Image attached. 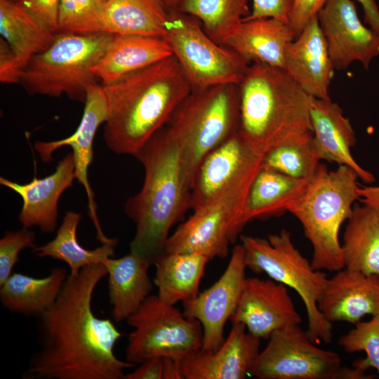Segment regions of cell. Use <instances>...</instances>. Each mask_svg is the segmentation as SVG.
Returning a JSON list of instances; mask_svg holds the SVG:
<instances>
[{
	"label": "cell",
	"instance_id": "17",
	"mask_svg": "<svg viewBox=\"0 0 379 379\" xmlns=\"http://www.w3.org/2000/svg\"><path fill=\"white\" fill-rule=\"evenodd\" d=\"M262 159L238 131L233 133L200 164L192 187L191 208L201 206L238 179L260 170Z\"/></svg>",
	"mask_w": 379,
	"mask_h": 379
},
{
	"label": "cell",
	"instance_id": "6",
	"mask_svg": "<svg viewBox=\"0 0 379 379\" xmlns=\"http://www.w3.org/2000/svg\"><path fill=\"white\" fill-rule=\"evenodd\" d=\"M237 85L192 89L165 126L179 143L187 180L192 187L204 157L238 131Z\"/></svg>",
	"mask_w": 379,
	"mask_h": 379
},
{
	"label": "cell",
	"instance_id": "46",
	"mask_svg": "<svg viewBox=\"0 0 379 379\" xmlns=\"http://www.w3.org/2000/svg\"><path fill=\"white\" fill-rule=\"evenodd\" d=\"M180 1L181 0H163L169 12L178 11Z\"/></svg>",
	"mask_w": 379,
	"mask_h": 379
},
{
	"label": "cell",
	"instance_id": "32",
	"mask_svg": "<svg viewBox=\"0 0 379 379\" xmlns=\"http://www.w3.org/2000/svg\"><path fill=\"white\" fill-rule=\"evenodd\" d=\"M81 219L79 213L67 211L54 239L43 246H35L32 252L39 258L50 257L65 262L72 275L78 274L84 267L103 263L107 258L113 257L117 239L93 250L79 244L77 232Z\"/></svg>",
	"mask_w": 379,
	"mask_h": 379
},
{
	"label": "cell",
	"instance_id": "24",
	"mask_svg": "<svg viewBox=\"0 0 379 379\" xmlns=\"http://www.w3.org/2000/svg\"><path fill=\"white\" fill-rule=\"evenodd\" d=\"M172 55L163 37L112 34L93 72L102 85H108Z\"/></svg>",
	"mask_w": 379,
	"mask_h": 379
},
{
	"label": "cell",
	"instance_id": "23",
	"mask_svg": "<svg viewBox=\"0 0 379 379\" xmlns=\"http://www.w3.org/2000/svg\"><path fill=\"white\" fill-rule=\"evenodd\" d=\"M296 34L290 24L272 18L243 19L222 41L226 46L251 63L282 69L286 49Z\"/></svg>",
	"mask_w": 379,
	"mask_h": 379
},
{
	"label": "cell",
	"instance_id": "8",
	"mask_svg": "<svg viewBox=\"0 0 379 379\" xmlns=\"http://www.w3.org/2000/svg\"><path fill=\"white\" fill-rule=\"evenodd\" d=\"M247 268L255 274L293 288L302 300L307 317V332L314 343H329L333 338L332 323L323 316L319 302L328 277L314 270L294 245L291 233L281 230L267 239L240 236Z\"/></svg>",
	"mask_w": 379,
	"mask_h": 379
},
{
	"label": "cell",
	"instance_id": "2",
	"mask_svg": "<svg viewBox=\"0 0 379 379\" xmlns=\"http://www.w3.org/2000/svg\"><path fill=\"white\" fill-rule=\"evenodd\" d=\"M102 86L108 105L105 144L116 154L134 157L192 91L173 55Z\"/></svg>",
	"mask_w": 379,
	"mask_h": 379
},
{
	"label": "cell",
	"instance_id": "42",
	"mask_svg": "<svg viewBox=\"0 0 379 379\" xmlns=\"http://www.w3.org/2000/svg\"><path fill=\"white\" fill-rule=\"evenodd\" d=\"M162 357H152L139 364L124 379H162Z\"/></svg>",
	"mask_w": 379,
	"mask_h": 379
},
{
	"label": "cell",
	"instance_id": "31",
	"mask_svg": "<svg viewBox=\"0 0 379 379\" xmlns=\"http://www.w3.org/2000/svg\"><path fill=\"white\" fill-rule=\"evenodd\" d=\"M169 15L163 0H107L105 32L164 38Z\"/></svg>",
	"mask_w": 379,
	"mask_h": 379
},
{
	"label": "cell",
	"instance_id": "34",
	"mask_svg": "<svg viewBox=\"0 0 379 379\" xmlns=\"http://www.w3.org/2000/svg\"><path fill=\"white\" fill-rule=\"evenodd\" d=\"M312 135V132L305 133L273 147L263 156L262 167L310 180L321 164L314 149Z\"/></svg>",
	"mask_w": 379,
	"mask_h": 379
},
{
	"label": "cell",
	"instance_id": "10",
	"mask_svg": "<svg viewBox=\"0 0 379 379\" xmlns=\"http://www.w3.org/2000/svg\"><path fill=\"white\" fill-rule=\"evenodd\" d=\"M126 321L133 330L128 335L125 357L135 366L152 357L180 361L202 347L201 323L157 295H149Z\"/></svg>",
	"mask_w": 379,
	"mask_h": 379
},
{
	"label": "cell",
	"instance_id": "27",
	"mask_svg": "<svg viewBox=\"0 0 379 379\" xmlns=\"http://www.w3.org/2000/svg\"><path fill=\"white\" fill-rule=\"evenodd\" d=\"M341 244L344 268L379 276V211L354 204Z\"/></svg>",
	"mask_w": 379,
	"mask_h": 379
},
{
	"label": "cell",
	"instance_id": "40",
	"mask_svg": "<svg viewBox=\"0 0 379 379\" xmlns=\"http://www.w3.org/2000/svg\"><path fill=\"white\" fill-rule=\"evenodd\" d=\"M326 0H294L290 25L298 36L307 24L318 14Z\"/></svg>",
	"mask_w": 379,
	"mask_h": 379
},
{
	"label": "cell",
	"instance_id": "5",
	"mask_svg": "<svg viewBox=\"0 0 379 379\" xmlns=\"http://www.w3.org/2000/svg\"><path fill=\"white\" fill-rule=\"evenodd\" d=\"M358 178L349 166L329 171L320 164L304 192L288 208L312 246L310 262L314 270L333 272L344 268L339 231L359 199Z\"/></svg>",
	"mask_w": 379,
	"mask_h": 379
},
{
	"label": "cell",
	"instance_id": "28",
	"mask_svg": "<svg viewBox=\"0 0 379 379\" xmlns=\"http://www.w3.org/2000/svg\"><path fill=\"white\" fill-rule=\"evenodd\" d=\"M210 260L199 253H165L154 265L157 295L171 305L194 298Z\"/></svg>",
	"mask_w": 379,
	"mask_h": 379
},
{
	"label": "cell",
	"instance_id": "44",
	"mask_svg": "<svg viewBox=\"0 0 379 379\" xmlns=\"http://www.w3.org/2000/svg\"><path fill=\"white\" fill-rule=\"evenodd\" d=\"M359 201L379 211V186H366L357 190Z\"/></svg>",
	"mask_w": 379,
	"mask_h": 379
},
{
	"label": "cell",
	"instance_id": "41",
	"mask_svg": "<svg viewBox=\"0 0 379 379\" xmlns=\"http://www.w3.org/2000/svg\"><path fill=\"white\" fill-rule=\"evenodd\" d=\"M0 81L4 84H18L22 69L8 44L0 39Z\"/></svg>",
	"mask_w": 379,
	"mask_h": 379
},
{
	"label": "cell",
	"instance_id": "33",
	"mask_svg": "<svg viewBox=\"0 0 379 379\" xmlns=\"http://www.w3.org/2000/svg\"><path fill=\"white\" fill-rule=\"evenodd\" d=\"M178 11L199 20L205 32L220 45L250 14L248 0H181Z\"/></svg>",
	"mask_w": 379,
	"mask_h": 379
},
{
	"label": "cell",
	"instance_id": "45",
	"mask_svg": "<svg viewBox=\"0 0 379 379\" xmlns=\"http://www.w3.org/2000/svg\"><path fill=\"white\" fill-rule=\"evenodd\" d=\"M162 379H185L179 361L162 357Z\"/></svg>",
	"mask_w": 379,
	"mask_h": 379
},
{
	"label": "cell",
	"instance_id": "19",
	"mask_svg": "<svg viewBox=\"0 0 379 379\" xmlns=\"http://www.w3.org/2000/svg\"><path fill=\"white\" fill-rule=\"evenodd\" d=\"M74 158L69 152L60 160L55 171L43 178L34 177L25 184L0 178V184L16 193L22 199L18 219L22 227H38L44 233L54 232L58 225V204L61 194L72 186Z\"/></svg>",
	"mask_w": 379,
	"mask_h": 379
},
{
	"label": "cell",
	"instance_id": "36",
	"mask_svg": "<svg viewBox=\"0 0 379 379\" xmlns=\"http://www.w3.org/2000/svg\"><path fill=\"white\" fill-rule=\"evenodd\" d=\"M338 345L347 353L364 351L366 357L357 360L353 367L366 371L372 367L379 375V313L371 320L358 321L355 326L341 336Z\"/></svg>",
	"mask_w": 379,
	"mask_h": 379
},
{
	"label": "cell",
	"instance_id": "29",
	"mask_svg": "<svg viewBox=\"0 0 379 379\" xmlns=\"http://www.w3.org/2000/svg\"><path fill=\"white\" fill-rule=\"evenodd\" d=\"M309 180L295 178L269 168H261L250 187L243 225L251 220L279 215L305 190Z\"/></svg>",
	"mask_w": 379,
	"mask_h": 379
},
{
	"label": "cell",
	"instance_id": "30",
	"mask_svg": "<svg viewBox=\"0 0 379 379\" xmlns=\"http://www.w3.org/2000/svg\"><path fill=\"white\" fill-rule=\"evenodd\" d=\"M0 34L22 71L34 55L47 50L56 38L55 34L11 0H0Z\"/></svg>",
	"mask_w": 379,
	"mask_h": 379
},
{
	"label": "cell",
	"instance_id": "7",
	"mask_svg": "<svg viewBox=\"0 0 379 379\" xmlns=\"http://www.w3.org/2000/svg\"><path fill=\"white\" fill-rule=\"evenodd\" d=\"M112 36L102 32L58 34L52 45L34 55L22 69L18 84L30 95L60 98L85 103L87 89L97 84L93 67Z\"/></svg>",
	"mask_w": 379,
	"mask_h": 379
},
{
	"label": "cell",
	"instance_id": "16",
	"mask_svg": "<svg viewBox=\"0 0 379 379\" xmlns=\"http://www.w3.org/2000/svg\"><path fill=\"white\" fill-rule=\"evenodd\" d=\"M230 320L232 324H244L250 333L260 339H269L275 331L300 325L302 321L286 286L272 279L257 277L244 279Z\"/></svg>",
	"mask_w": 379,
	"mask_h": 379
},
{
	"label": "cell",
	"instance_id": "21",
	"mask_svg": "<svg viewBox=\"0 0 379 379\" xmlns=\"http://www.w3.org/2000/svg\"><path fill=\"white\" fill-rule=\"evenodd\" d=\"M327 321L355 324L366 315L379 313V276L343 268L328 278L319 302Z\"/></svg>",
	"mask_w": 379,
	"mask_h": 379
},
{
	"label": "cell",
	"instance_id": "39",
	"mask_svg": "<svg viewBox=\"0 0 379 379\" xmlns=\"http://www.w3.org/2000/svg\"><path fill=\"white\" fill-rule=\"evenodd\" d=\"M250 14L244 20L272 18L290 24L294 0H252Z\"/></svg>",
	"mask_w": 379,
	"mask_h": 379
},
{
	"label": "cell",
	"instance_id": "22",
	"mask_svg": "<svg viewBox=\"0 0 379 379\" xmlns=\"http://www.w3.org/2000/svg\"><path fill=\"white\" fill-rule=\"evenodd\" d=\"M310 118L312 145L318 159L349 166L364 182H373V174L363 168L351 154L357 140L350 119L345 117L342 108L331 99L312 97Z\"/></svg>",
	"mask_w": 379,
	"mask_h": 379
},
{
	"label": "cell",
	"instance_id": "14",
	"mask_svg": "<svg viewBox=\"0 0 379 379\" xmlns=\"http://www.w3.org/2000/svg\"><path fill=\"white\" fill-rule=\"evenodd\" d=\"M317 18L334 69L360 62L368 69L379 55V35L361 22L354 2L326 0Z\"/></svg>",
	"mask_w": 379,
	"mask_h": 379
},
{
	"label": "cell",
	"instance_id": "38",
	"mask_svg": "<svg viewBox=\"0 0 379 379\" xmlns=\"http://www.w3.org/2000/svg\"><path fill=\"white\" fill-rule=\"evenodd\" d=\"M15 3L57 34L60 0H19Z\"/></svg>",
	"mask_w": 379,
	"mask_h": 379
},
{
	"label": "cell",
	"instance_id": "13",
	"mask_svg": "<svg viewBox=\"0 0 379 379\" xmlns=\"http://www.w3.org/2000/svg\"><path fill=\"white\" fill-rule=\"evenodd\" d=\"M246 268L244 248L242 244L237 245L218 281L194 298L182 302L184 314L197 319L202 326L201 349L214 351L225 340V326L238 305Z\"/></svg>",
	"mask_w": 379,
	"mask_h": 379
},
{
	"label": "cell",
	"instance_id": "35",
	"mask_svg": "<svg viewBox=\"0 0 379 379\" xmlns=\"http://www.w3.org/2000/svg\"><path fill=\"white\" fill-rule=\"evenodd\" d=\"M107 0H60L58 34L80 35L105 32Z\"/></svg>",
	"mask_w": 379,
	"mask_h": 379
},
{
	"label": "cell",
	"instance_id": "1",
	"mask_svg": "<svg viewBox=\"0 0 379 379\" xmlns=\"http://www.w3.org/2000/svg\"><path fill=\"white\" fill-rule=\"evenodd\" d=\"M106 276L103 263L68 275L54 304L37 317L40 347L23 379H124L125 370L135 366L114 354L123 334L93 312L95 289Z\"/></svg>",
	"mask_w": 379,
	"mask_h": 379
},
{
	"label": "cell",
	"instance_id": "43",
	"mask_svg": "<svg viewBox=\"0 0 379 379\" xmlns=\"http://www.w3.org/2000/svg\"><path fill=\"white\" fill-rule=\"evenodd\" d=\"M362 6L364 22L379 35V8L375 0H356Z\"/></svg>",
	"mask_w": 379,
	"mask_h": 379
},
{
	"label": "cell",
	"instance_id": "25",
	"mask_svg": "<svg viewBox=\"0 0 379 379\" xmlns=\"http://www.w3.org/2000/svg\"><path fill=\"white\" fill-rule=\"evenodd\" d=\"M103 264L107 270L108 298L117 323L126 320L149 295L152 282L150 264L135 253L119 258L109 257Z\"/></svg>",
	"mask_w": 379,
	"mask_h": 379
},
{
	"label": "cell",
	"instance_id": "3",
	"mask_svg": "<svg viewBox=\"0 0 379 379\" xmlns=\"http://www.w3.org/2000/svg\"><path fill=\"white\" fill-rule=\"evenodd\" d=\"M135 157L144 166L145 180L125 204V213L135 225L130 251L153 265L165 254L171 228L191 208V187L180 146L165 126Z\"/></svg>",
	"mask_w": 379,
	"mask_h": 379
},
{
	"label": "cell",
	"instance_id": "47",
	"mask_svg": "<svg viewBox=\"0 0 379 379\" xmlns=\"http://www.w3.org/2000/svg\"><path fill=\"white\" fill-rule=\"evenodd\" d=\"M11 1H12L13 2H18L19 0H11Z\"/></svg>",
	"mask_w": 379,
	"mask_h": 379
},
{
	"label": "cell",
	"instance_id": "37",
	"mask_svg": "<svg viewBox=\"0 0 379 379\" xmlns=\"http://www.w3.org/2000/svg\"><path fill=\"white\" fill-rule=\"evenodd\" d=\"M35 241L34 232L28 227L4 233L0 239V286L13 274L20 251L27 248H33Z\"/></svg>",
	"mask_w": 379,
	"mask_h": 379
},
{
	"label": "cell",
	"instance_id": "20",
	"mask_svg": "<svg viewBox=\"0 0 379 379\" xmlns=\"http://www.w3.org/2000/svg\"><path fill=\"white\" fill-rule=\"evenodd\" d=\"M282 69L310 96L331 99L328 88L335 69L317 15L287 46Z\"/></svg>",
	"mask_w": 379,
	"mask_h": 379
},
{
	"label": "cell",
	"instance_id": "18",
	"mask_svg": "<svg viewBox=\"0 0 379 379\" xmlns=\"http://www.w3.org/2000/svg\"><path fill=\"white\" fill-rule=\"evenodd\" d=\"M230 333L214 351L199 349L180 361L185 379H244L260 353V338L241 323L232 324Z\"/></svg>",
	"mask_w": 379,
	"mask_h": 379
},
{
	"label": "cell",
	"instance_id": "4",
	"mask_svg": "<svg viewBox=\"0 0 379 379\" xmlns=\"http://www.w3.org/2000/svg\"><path fill=\"white\" fill-rule=\"evenodd\" d=\"M238 133L257 154L312 132V96L283 69L251 63L238 85Z\"/></svg>",
	"mask_w": 379,
	"mask_h": 379
},
{
	"label": "cell",
	"instance_id": "15",
	"mask_svg": "<svg viewBox=\"0 0 379 379\" xmlns=\"http://www.w3.org/2000/svg\"><path fill=\"white\" fill-rule=\"evenodd\" d=\"M84 113L75 132L64 139L53 141H36L34 148L44 162L53 161L52 154L58 148L69 146L74 158V177L86 190L88 198V215L96 230V237L103 244L113 241L103 233L90 186L88 169L93 161V144L97 130L105 124L108 115V105L102 85L94 84L87 89Z\"/></svg>",
	"mask_w": 379,
	"mask_h": 379
},
{
	"label": "cell",
	"instance_id": "9",
	"mask_svg": "<svg viewBox=\"0 0 379 379\" xmlns=\"http://www.w3.org/2000/svg\"><path fill=\"white\" fill-rule=\"evenodd\" d=\"M260 170L245 175L193 210L169 236L165 253H199L210 260L226 258L230 244L236 241L244 227L247 196Z\"/></svg>",
	"mask_w": 379,
	"mask_h": 379
},
{
	"label": "cell",
	"instance_id": "11",
	"mask_svg": "<svg viewBox=\"0 0 379 379\" xmlns=\"http://www.w3.org/2000/svg\"><path fill=\"white\" fill-rule=\"evenodd\" d=\"M192 89L239 85L249 63L213 41L199 20L179 11L170 12L164 37Z\"/></svg>",
	"mask_w": 379,
	"mask_h": 379
},
{
	"label": "cell",
	"instance_id": "12",
	"mask_svg": "<svg viewBox=\"0 0 379 379\" xmlns=\"http://www.w3.org/2000/svg\"><path fill=\"white\" fill-rule=\"evenodd\" d=\"M268 340L249 375L259 379H343L338 354L317 346L300 325L277 330Z\"/></svg>",
	"mask_w": 379,
	"mask_h": 379
},
{
	"label": "cell",
	"instance_id": "26",
	"mask_svg": "<svg viewBox=\"0 0 379 379\" xmlns=\"http://www.w3.org/2000/svg\"><path fill=\"white\" fill-rule=\"evenodd\" d=\"M68 275L62 267L43 278L13 273L0 286L1 303L11 312L39 317L54 304Z\"/></svg>",
	"mask_w": 379,
	"mask_h": 379
}]
</instances>
